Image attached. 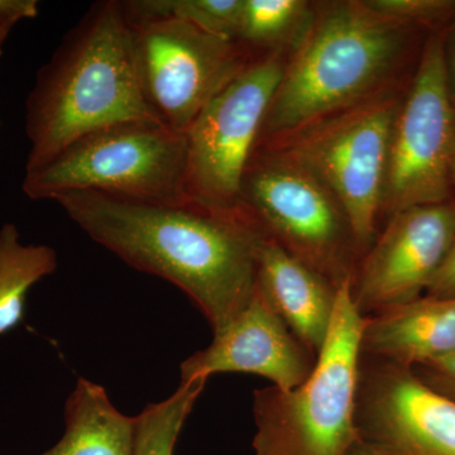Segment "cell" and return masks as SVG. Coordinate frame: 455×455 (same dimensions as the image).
Returning a JSON list of instances; mask_svg holds the SVG:
<instances>
[{
  "label": "cell",
  "instance_id": "1",
  "mask_svg": "<svg viewBox=\"0 0 455 455\" xmlns=\"http://www.w3.org/2000/svg\"><path fill=\"white\" fill-rule=\"evenodd\" d=\"M55 202L92 241L187 293L212 333L250 304L262 228L242 206L215 211L193 202H137L97 191H71Z\"/></svg>",
  "mask_w": 455,
  "mask_h": 455
},
{
  "label": "cell",
  "instance_id": "2",
  "mask_svg": "<svg viewBox=\"0 0 455 455\" xmlns=\"http://www.w3.org/2000/svg\"><path fill=\"white\" fill-rule=\"evenodd\" d=\"M131 121L161 122L140 88L123 0H101L38 70L26 101V172L89 132Z\"/></svg>",
  "mask_w": 455,
  "mask_h": 455
},
{
  "label": "cell",
  "instance_id": "3",
  "mask_svg": "<svg viewBox=\"0 0 455 455\" xmlns=\"http://www.w3.org/2000/svg\"><path fill=\"white\" fill-rule=\"evenodd\" d=\"M416 28L374 11L364 0L320 5L284 65L257 145L388 88Z\"/></svg>",
  "mask_w": 455,
  "mask_h": 455
},
{
  "label": "cell",
  "instance_id": "4",
  "mask_svg": "<svg viewBox=\"0 0 455 455\" xmlns=\"http://www.w3.org/2000/svg\"><path fill=\"white\" fill-rule=\"evenodd\" d=\"M363 316L350 281L339 287L315 370L299 387L253 392L254 455H350L361 442L355 405Z\"/></svg>",
  "mask_w": 455,
  "mask_h": 455
},
{
  "label": "cell",
  "instance_id": "5",
  "mask_svg": "<svg viewBox=\"0 0 455 455\" xmlns=\"http://www.w3.org/2000/svg\"><path fill=\"white\" fill-rule=\"evenodd\" d=\"M188 137L158 121L116 123L73 140L26 172L32 200H56L71 191H97L146 203H184Z\"/></svg>",
  "mask_w": 455,
  "mask_h": 455
},
{
  "label": "cell",
  "instance_id": "6",
  "mask_svg": "<svg viewBox=\"0 0 455 455\" xmlns=\"http://www.w3.org/2000/svg\"><path fill=\"white\" fill-rule=\"evenodd\" d=\"M403 97L383 89L256 148L315 175L343 206L362 257L379 235L392 128Z\"/></svg>",
  "mask_w": 455,
  "mask_h": 455
},
{
  "label": "cell",
  "instance_id": "7",
  "mask_svg": "<svg viewBox=\"0 0 455 455\" xmlns=\"http://www.w3.org/2000/svg\"><path fill=\"white\" fill-rule=\"evenodd\" d=\"M241 206L266 235L337 289L352 281L362 259L352 226L334 194L309 171L254 148Z\"/></svg>",
  "mask_w": 455,
  "mask_h": 455
},
{
  "label": "cell",
  "instance_id": "8",
  "mask_svg": "<svg viewBox=\"0 0 455 455\" xmlns=\"http://www.w3.org/2000/svg\"><path fill=\"white\" fill-rule=\"evenodd\" d=\"M455 146V104L449 92L444 35L425 42L392 128L382 212L449 202Z\"/></svg>",
  "mask_w": 455,
  "mask_h": 455
},
{
  "label": "cell",
  "instance_id": "9",
  "mask_svg": "<svg viewBox=\"0 0 455 455\" xmlns=\"http://www.w3.org/2000/svg\"><path fill=\"white\" fill-rule=\"evenodd\" d=\"M130 25L147 103L161 122L182 133L257 59L238 42L187 20L156 18Z\"/></svg>",
  "mask_w": 455,
  "mask_h": 455
},
{
  "label": "cell",
  "instance_id": "10",
  "mask_svg": "<svg viewBox=\"0 0 455 455\" xmlns=\"http://www.w3.org/2000/svg\"><path fill=\"white\" fill-rule=\"evenodd\" d=\"M283 51L259 56L221 90L187 132L188 202L241 208L242 181L283 77Z\"/></svg>",
  "mask_w": 455,
  "mask_h": 455
},
{
  "label": "cell",
  "instance_id": "11",
  "mask_svg": "<svg viewBox=\"0 0 455 455\" xmlns=\"http://www.w3.org/2000/svg\"><path fill=\"white\" fill-rule=\"evenodd\" d=\"M454 238V199L388 217L350 281L358 313L367 317L421 298Z\"/></svg>",
  "mask_w": 455,
  "mask_h": 455
},
{
  "label": "cell",
  "instance_id": "12",
  "mask_svg": "<svg viewBox=\"0 0 455 455\" xmlns=\"http://www.w3.org/2000/svg\"><path fill=\"white\" fill-rule=\"evenodd\" d=\"M355 425L382 455H455V403L409 367L362 355Z\"/></svg>",
  "mask_w": 455,
  "mask_h": 455
},
{
  "label": "cell",
  "instance_id": "13",
  "mask_svg": "<svg viewBox=\"0 0 455 455\" xmlns=\"http://www.w3.org/2000/svg\"><path fill=\"white\" fill-rule=\"evenodd\" d=\"M316 362L256 284L250 304L214 333L211 346L185 359L180 370L181 382L217 373H250L291 390L309 379Z\"/></svg>",
  "mask_w": 455,
  "mask_h": 455
},
{
  "label": "cell",
  "instance_id": "14",
  "mask_svg": "<svg viewBox=\"0 0 455 455\" xmlns=\"http://www.w3.org/2000/svg\"><path fill=\"white\" fill-rule=\"evenodd\" d=\"M257 287L298 339L319 357L333 319L337 287L260 233Z\"/></svg>",
  "mask_w": 455,
  "mask_h": 455
},
{
  "label": "cell",
  "instance_id": "15",
  "mask_svg": "<svg viewBox=\"0 0 455 455\" xmlns=\"http://www.w3.org/2000/svg\"><path fill=\"white\" fill-rule=\"evenodd\" d=\"M364 357L412 368L455 353V298L421 296L363 317Z\"/></svg>",
  "mask_w": 455,
  "mask_h": 455
},
{
  "label": "cell",
  "instance_id": "16",
  "mask_svg": "<svg viewBox=\"0 0 455 455\" xmlns=\"http://www.w3.org/2000/svg\"><path fill=\"white\" fill-rule=\"evenodd\" d=\"M65 424L61 440L40 455H133L134 418L122 414L97 383L79 379Z\"/></svg>",
  "mask_w": 455,
  "mask_h": 455
},
{
  "label": "cell",
  "instance_id": "17",
  "mask_svg": "<svg viewBox=\"0 0 455 455\" xmlns=\"http://www.w3.org/2000/svg\"><path fill=\"white\" fill-rule=\"evenodd\" d=\"M56 268L53 248L23 244L14 224L0 228V335L22 323L27 293Z\"/></svg>",
  "mask_w": 455,
  "mask_h": 455
},
{
  "label": "cell",
  "instance_id": "18",
  "mask_svg": "<svg viewBox=\"0 0 455 455\" xmlns=\"http://www.w3.org/2000/svg\"><path fill=\"white\" fill-rule=\"evenodd\" d=\"M314 12L304 0H244L235 42L253 56L260 50L283 51L284 44L295 47L309 28Z\"/></svg>",
  "mask_w": 455,
  "mask_h": 455
},
{
  "label": "cell",
  "instance_id": "19",
  "mask_svg": "<svg viewBox=\"0 0 455 455\" xmlns=\"http://www.w3.org/2000/svg\"><path fill=\"white\" fill-rule=\"evenodd\" d=\"M208 379L180 383L161 403H149L134 418L133 455H173L180 433Z\"/></svg>",
  "mask_w": 455,
  "mask_h": 455
},
{
  "label": "cell",
  "instance_id": "20",
  "mask_svg": "<svg viewBox=\"0 0 455 455\" xmlns=\"http://www.w3.org/2000/svg\"><path fill=\"white\" fill-rule=\"evenodd\" d=\"M123 5L130 22L176 18L236 41L244 0H123Z\"/></svg>",
  "mask_w": 455,
  "mask_h": 455
},
{
  "label": "cell",
  "instance_id": "21",
  "mask_svg": "<svg viewBox=\"0 0 455 455\" xmlns=\"http://www.w3.org/2000/svg\"><path fill=\"white\" fill-rule=\"evenodd\" d=\"M379 13L414 26L440 25L455 18L454 0H366Z\"/></svg>",
  "mask_w": 455,
  "mask_h": 455
},
{
  "label": "cell",
  "instance_id": "22",
  "mask_svg": "<svg viewBox=\"0 0 455 455\" xmlns=\"http://www.w3.org/2000/svg\"><path fill=\"white\" fill-rule=\"evenodd\" d=\"M411 370L427 388L455 403V353L424 362Z\"/></svg>",
  "mask_w": 455,
  "mask_h": 455
},
{
  "label": "cell",
  "instance_id": "23",
  "mask_svg": "<svg viewBox=\"0 0 455 455\" xmlns=\"http://www.w3.org/2000/svg\"><path fill=\"white\" fill-rule=\"evenodd\" d=\"M38 14L36 0H0V56L5 41L18 22Z\"/></svg>",
  "mask_w": 455,
  "mask_h": 455
},
{
  "label": "cell",
  "instance_id": "24",
  "mask_svg": "<svg viewBox=\"0 0 455 455\" xmlns=\"http://www.w3.org/2000/svg\"><path fill=\"white\" fill-rule=\"evenodd\" d=\"M427 296L435 299L455 298V238L442 266L427 287Z\"/></svg>",
  "mask_w": 455,
  "mask_h": 455
},
{
  "label": "cell",
  "instance_id": "25",
  "mask_svg": "<svg viewBox=\"0 0 455 455\" xmlns=\"http://www.w3.org/2000/svg\"><path fill=\"white\" fill-rule=\"evenodd\" d=\"M444 62L449 92L455 104V18L451 31L444 37Z\"/></svg>",
  "mask_w": 455,
  "mask_h": 455
},
{
  "label": "cell",
  "instance_id": "26",
  "mask_svg": "<svg viewBox=\"0 0 455 455\" xmlns=\"http://www.w3.org/2000/svg\"><path fill=\"white\" fill-rule=\"evenodd\" d=\"M350 455H382L367 445L366 443L359 442L357 445H355V449H353L352 453Z\"/></svg>",
  "mask_w": 455,
  "mask_h": 455
},
{
  "label": "cell",
  "instance_id": "27",
  "mask_svg": "<svg viewBox=\"0 0 455 455\" xmlns=\"http://www.w3.org/2000/svg\"><path fill=\"white\" fill-rule=\"evenodd\" d=\"M451 181H453V185L455 187V146H454L453 156H451Z\"/></svg>",
  "mask_w": 455,
  "mask_h": 455
}]
</instances>
